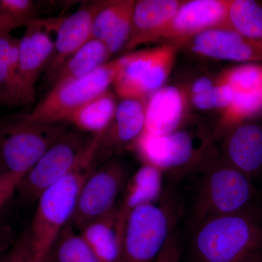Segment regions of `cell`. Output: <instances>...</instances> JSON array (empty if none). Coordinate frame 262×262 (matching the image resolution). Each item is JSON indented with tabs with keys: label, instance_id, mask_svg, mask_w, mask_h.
<instances>
[{
	"label": "cell",
	"instance_id": "cell-1",
	"mask_svg": "<svg viewBox=\"0 0 262 262\" xmlns=\"http://www.w3.org/2000/svg\"><path fill=\"white\" fill-rule=\"evenodd\" d=\"M194 262H256L262 251V222L252 209L218 215L192 227Z\"/></svg>",
	"mask_w": 262,
	"mask_h": 262
},
{
	"label": "cell",
	"instance_id": "cell-2",
	"mask_svg": "<svg viewBox=\"0 0 262 262\" xmlns=\"http://www.w3.org/2000/svg\"><path fill=\"white\" fill-rule=\"evenodd\" d=\"M101 136H93L87 149L70 173L38 198L29 230L38 258L42 261L49 254L61 231L70 223L84 182L96 168V153Z\"/></svg>",
	"mask_w": 262,
	"mask_h": 262
},
{
	"label": "cell",
	"instance_id": "cell-3",
	"mask_svg": "<svg viewBox=\"0 0 262 262\" xmlns=\"http://www.w3.org/2000/svg\"><path fill=\"white\" fill-rule=\"evenodd\" d=\"M255 196L256 189L249 177L223 158L212 160L198 185L191 213V227L211 217L251 210Z\"/></svg>",
	"mask_w": 262,
	"mask_h": 262
},
{
	"label": "cell",
	"instance_id": "cell-4",
	"mask_svg": "<svg viewBox=\"0 0 262 262\" xmlns=\"http://www.w3.org/2000/svg\"><path fill=\"white\" fill-rule=\"evenodd\" d=\"M180 207L170 193L159 204H145L129 213L122 232L120 262H154L174 229Z\"/></svg>",
	"mask_w": 262,
	"mask_h": 262
},
{
	"label": "cell",
	"instance_id": "cell-5",
	"mask_svg": "<svg viewBox=\"0 0 262 262\" xmlns=\"http://www.w3.org/2000/svg\"><path fill=\"white\" fill-rule=\"evenodd\" d=\"M68 122H32L22 117L0 123L2 173L25 176L67 132Z\"/></svg>",
	"mask_w": 262,
	"mask_h": 262
},
{
	"label": "cell",
	"instance_id": "cell-6",
	"mask_svg": "<svg viewBox=\"0 0 262 262\" xmlns=\"http://www.w3.org/2000/svg\"><path fill=\"white\" fill-rule=\"evenodd\" d=\"M127 58L128 54L108 61L81 78L52 87L46 98L24 117L32 122H69L79 108L108 91Z\"/></svg>",
	"mask_w": 262,
	"mask_h": 262
},
{
	"label": "cell",
	"instance_id": "cell-7",
	"mask_svg": "<svg viewBox=\"0 0 262 262\" xmlns=\"http://www.w3.org/2000/svg\"><path fill=\"white\" fill-rule=\"evenodd\" d=\"M177 49L173 42L128 54L113 83L117 96L147 101L168 79Z\"/></svg>",
	"mask_w": 262,
	"mask_h": 262
},
{
	"label": "cell",
	"instance_id": "cell-8",
	"mask_svg": "<svg viewBox=\"0 0 262 262\" xmlns=\"http://www.w3.org/2000/svg\"><path fill=\"white\" fill-rule=\"evenodd\" d=\"M82 131H67L45 153L19 183L16 192L27 203L37 202L48 187L75 166L92 139Z\"/></svg>",
	"mask_w": 262,
	"mask_h": 262
},
{
	"label": "cell",
	"instance_id": "cell-9",
	"mask_svg": "<svg viewBox=\"0 0 262 262\" xmlns=\"http://www.w3.org/2000/svg\"><path fill=\"white\" fill-rule=\"evenodd\" d=\"M128 179L126 169L118 162L95 169L84 182L69 225L80 232L84 226L111 213Z\"/></svg>",
	"mask_w": 262,
	"mask_h": 262
},
{
	"label": "cell",
	"instance_id": "cell-10",
	"mask_svg": "<svg viewBox=\"0 0 262 262\" xmlns=\"http://www.w3.org/2000/svg\"><path fill=\"white\" fill-rule=\"evenodd\" d=\"M134 144L144 164L173 175L187 171L196 163L203 151L195 136L181 129L163 136L143 130Z\"/></svg>",
	"mask_w": 262,
	"mask_h": 262
},
{
	"label": "cell",
	"instance_id": "cell-11",
	"mask_svg": "<svg viewBox=\"0 0 262 262\" xmlns=\"http://www.w3.org/2000/svg\"><path fill=\"white\" fill-rule=\"evenodd\" d=\"M59 18L55 20L34 19L19 43V77L28 102L35 100L34 86L39 74L49 64L55 50L50 32L56 31Z\"/></svg>",
	"mask_w": 262,
	"mask_h": 262
},
{
	"label": "cell",
	"instance_id": "cell-12",
	"mask_svg": "<svg viewBox=\"0 0 262 262\" xmlns=\"http://www.w3.org/2000/svg\"><path fill=\"white\" fill-rule=\"evenodd\" d=\"M230 0H192L184 2L172 20L159 32L156 40H184L210 29H228L227 15Z\"/></svg>",
	"mask_w": 262,
	"mask_h": 262
},
{
	"label": "cell",
	"instance_id": "cell-13",
	"mask_svg": "<svg viewBox=\"0 0 262 262\" xmlns=\"http://www.w3.org/2000/svg\"><path fill=\"white\" fill-rule=\"evenodd\" d=\"M187 41L192 51L208 58L232 61H262V38L252 39L234 31L215 29L177 42Z\"/></svg>",
	"mask_w": 262,
	"mask_h": 262
},
{
	"label": "cell",
	"instance_id": "cell-14",
	"mask_svg": "<svg viewBox=\"0 0 262 262\" xmlns=\"http://www.w3.org/2000/svg\"><path fill=\"white\" fill-rule=\"evenodd\" d=\"M106 1L84 2L77 11L59 18L56 29V39L53 56L48 64L51 78L74 53L92 39L93 20Z\"/></svg>",
	"mask_w": 262,
	"mask_h": 262
},
{
	"label": "cell",
	"instance_id": "cell-15",
	"mask_svg": "<svg viewBox=\"0 0 262 262\" xmlns=\"http://www.w3.org/2000/svg\"><path fill=\"white\" fill-rule=\"evenodd\" d=\"M223 158L251 179L262 170V127L244 122L227 131Z\"/></svg>",
	"mask_w": 262,
	"mask_h": 262
},
{
	"label": "cell",
	"instance_id": "cell-16",
	"mask_svg": "<svg viewBox=\"0 0 262 262\" xmlns=\"http://www.w3.org/2000/svg\"><path fill=\"white\" fill-rule=\"evenodd\" d=\"M135 1H106L93 20L92 39L106 45L113 55L125 47L130 38Z\"/></svg>",
	"mask_w": 262,
	"mask_h": 262
},
{
	"label": "cell",
	"instance_id": "cell-17",
	"mask_svg": "<svg viewBox=\"0 0 262 262\" xmlns=\"http://www.w3.org/2000/svg\"><path fill=\"white\" fill-rule=\"evenodd\" d=\"M163 176L159 169L144 164L127 181L122 201L117 206V229L121 241L129 213L137 207L160 201L163 194Z\"/></svg>",
	"mask_w": 262,
	"mask_h": 262
},
{
	"label": "cell",
	"instance_id": "cell-18",
	"mask_svg": "<svg viewBox=\"0 0 262 262\" xmlns=\"http://www.w3.org/2000/svg\"><path fill=\"white\" fill-rule=\"evenodd\" d=\"M184 1L140 0L135 3L132 30L125 48L133 50L145 43L154 42L157 36L172 20Z\"/></svg>",
	"mask_w": 262,
	"mask_h": 262
},
{
	"label": "cell",
	"instance_id": "cell-19",
	"mask_svg": "<svg viewBox=\"0 0 262 262\" xmlns=\"http://www.w3.org/2000/svg\"><path fill=\"white\" fill-rule=\"evenodd\" d=\"M185 108V97L175 86H164L147 100L144 130L163 136L179 130Z\"/></svg>",
	"mask_w": 262,
	"mask_h": 262
},
{
	"label": "cell",
	"instance_id": "cell-20",
	"mask_svg": "<svg viewBox=\"0 0 262 262\" xmlns=\"http://www.w3.org/2000/svg\"><path fill=\"white\" fill-rule=\"evenodd\" d=\"M146 102L141 100L122 99L117 104L113 122L101 134L97 154L104 149L135 142L144 129Z\"/></svg>",
	"mask_w": 262,
	"mask_h": 262
},
{
	"label": "cell",
	"instance_id": "cell-21",
	"mask_svg": "<svg viewBox=\"0 0 262 262\" xmlns=\"http://www.w3.org/2000/svg\"><path fill=\"white\" fill-rule=\"evenodd\" d=\"M116 212L117 208L80 231L99 262H120L122 242L117 232Z\"/></svg>",
	"mask_w": 262,
	"mask_h": 262
},
{
	"label": "cell",
	"instance_id": "cell-22",
	"mask_svg": "<svg viewBox=\"0 0 262 262\" xmlns=\"http://www.w3.org/2000/svg\"><path fill=\"white\" fill-rule=\"evenodd\" d=\"M111 56L104 43L91 39L62 66L52 79L53 87L89 75L107 63Z\"/></svg>",
	"mask_w": 262,
	"mask_h": 262
},
{
	"label": "cell",
	"instance_id": "cell-23",
	"mask_svg": "<svg viewBox=\"0 0 262 262\" xmlns=\"http://www.w3.org/2000/svg\"><path fill=\"white\" fill-rule=\"evenodd\" d=\"M117 106L115 94L108 90L79 108L69 122L86 134H101L113 122Z\"/></svg>",
	"mask_w": 262,
	"mask_h": 262
},
{
	"label": "cell",
	"instance_id": "cell-24",
	"mask_svg": "<svg viewBox=\"0 0 262 262\" xmlns=\"http://www.w3.org/2000/svg\"><path fill=\"white\" fill-rule=\"evenodd\" d=\"M229 30L252 39L262 38V6L253 0H230Z\"/></svg>",
	"mask_w": 262,
	"mask_h": 262
},
{
	"label": "cell",
	"instance_id": "cell-25",
	"mask_svg": "<svg viewBox=\"0 0 262 262\" xmlns=\"http://www.w3.org/2000/svg\"><path fill=\"white\" fill-rule=\"evenodd\" d=\"M48 256L53 262H99L80 232L69 224L57 237Z\"/></svg>",
	"mask_w": 262,
	"mask_h": 262
},
{
	"label": "cell",
	"instance_id": "cell-26",
	"mask_svg": "<svg viewBox=\"0 0 262 262\" xmlns=\"http://www.w3.org/2000/svg\"><path fill=\"white\" fill-rule=\"evenodd\" d=\"M262 110V91L252 92L234 91L233 99L224 110L219 123L218 133L224 135L233 127L246 122Z\"/></svg>",
	"mask_w": 262,
	"mask_h": 262
},
{
	"label": "cell",
	"instance_id": "cell-27",
	"mask_svg": "<svg viewBox=\"0 0 262 262\" xmlns=\"http://www.w3.org/2000/svg\"><path fill=\"white\" fill-rule=\"evenodd\" d=\"M217 82L228 84L234 91H262V65L247 63L225 71Z\"/></svg>",
	"mask_w": 262,
	"mask_h": 262
},
{
	"label": "cell",
	"instance_id": "cell-28",
	"mask_svg": "<svg viewBox=\"0 0 262 262\" xmlns=\"http://www.w3.org/2000/svg\"><path fill=\"white\" fill-rule=\"evenodd\" d=\"M29 103L20 79L0 59V105L13 106Z\"/></svg>",
	"mask_w": 262,
	"mask_h": 262
},
{
	"label": "cell",
	"instance_id": "cell-29",
	"mask_svg": "<svg viewBox=\"0 0 262 262\" xmlns=\"http://www.w3.org/2000/svg\"><path fill=\"white\" fill-rule=\"evenodd\" d=\"M234 94V89L229 84L215 82V85L210 91L192 96V101L199 110H225L232 102Z\"/></svg>",
	"mask_w": 262,
	"mask_h": 262
},
{
	"label": "cell",
	"instance_id": "cell-30",
	"mask_svg": "<svg viewBox=\"0 0 262 262\" xmlns=\"http://www.w3.org/2000/svg\"><path fill=\"white\" fill-rule=\"evenodd\" d=\"M2 262H43L38 258L29 229L13 243Z\"/></svg>",
	"mask_w": 262,
	"mask_h": 262
},
{
	"label": "cell",
	"instance_id": "cell-31",
	"mask_svg": "<svg viewBox=\"0 0 262 262\" xmlns=\"http://www.w3.org/2000/svg\"><path fill=\"white\" fill-rule=\"evenodd\" d=\"M34 3L31 0H0V13L25 27L34 18Z\"/></svg>",
	"mask_w": 262,
	"mask_h": 262
},
{
	"label": "cell",
	"instance_id": "cell-32",
	"mask_svg": "<svg viewBox=\"0 0 262 262\" xmlns=\"http://www.w3.org/2000/svg\"><path fill=\"white\" fill-rule=\"evenodd\" d=\"M19 43L20 39L10 33L0 34V59L19 77Z\"/></svg>",
	"mask_w": 262,
	"mask_h": 262
},
{
	"label": "cell",
	"instance_id": "cell-33",
	"mask_svg": "<svg viewBox=\"0 0 262 262\" xmlns=\"http://www.w3.org/2000/svg\"><path fill=\"white\" fill-rule=\"evenodd\" d=\"M154 262H181V241L177 228L173 229Z\"/></svg>",
	"mask_w": 262,
	"mask_h": 262
},
{
	"label": "cell",
	"instance_id": "cell-34",
	"mask_svg": "<svg viewBox=\"0 0 262 262\" xmlns=\"http://www.w3.org/2000/svg\"><path fill=\"white\" fill-rule=\"evenodd\" d=\"M24 177L18 174L7 173L0 177V210L14 195Z\"/></svg>",
	"mask_w": 262,
	"mask_h": 262
},
{
	"label": "cell",
	"instance_id": "cell-35",
	"mask_svg": "<svg viewBox=\"0 0 262 262\" xmlns=\"http://www.w3.org/2000/svg\"><path fill=\"white\" fill-rule=\"evenodd\" d=\"M13 242V234L9 226L0 224V256L8 251Z\"/></svg>",
	"mask_w": 262,
	"mask_h": 262
},
{
	"label": "cell",
	"instance_id": "cell-36",
	"mask_svg": "<svg viewBox=\"0 0 262 262\" xmlns=\"http://www.w3.org/2000/svg\"><path fill=\"white\" fill-rule=\"evenodd\" d=\"M214 85L215 83L212 82L211 79L208 78V77H201L192 84V89H191L192 96L206 93L207 91H210Z\"/></svg>",
	"mask_w": 262,
	"mask_h": 262
},
{
	"label": "cell",
	"instance_id": "cell-37",
	"mask_svg": "<svg viewBox=\"0 0 262 262\" xmlns=\"http://www.w3.org/2000/svg\"><path fill=\"white\" fill-rule=\"evenodd\" d=\"M20 27L25 26L23 24L10 20L0 13V34L10 33L13 29H18Z\"/></svg>",
	"mask_w": 262,
	"mask_h": 262
},
{
	"label": "cell",
	"instance_id": "cell-38",
	"mask_svg": "<svg viewBox=\"0 0 262 262\" xmlns=\"http://www.w3.org/2000/svg\"><path fill=\"white\" fill-rule=\"evenodd\" d=\"M43 262H53V261H52L51 258H50L49 256H48L47 257H46V259H45V261Z\"/></svg>",
	"mask_w": 262,
	"mask_h": 262
},
{
	"label": "cell",
	"instance_id": "cell-39",
	"mask_svg": "<svg viewBox=\"0 0 262 262\" xmlns=\"http://www.w3.org/2000/svg\"><path fill=\"white\" fill-rule=\"evenodd\" d=\"M2 176H3V173H2L1 170H0V177H1Z\"/></svg>",
	"mask_w": 262,
	"mask_h": 262
},
{
	"label": "cell",
	"instance_id": "cell-40",
	"mask_svg": "<svg viewBox=\"0 0 262 262\" xmlns=\"http://www.w3.org/2000/svg\"><path fill=\"white\" fill-rule=\"evenodd\" d=\"M259 262H262V259H260Z\"/></svg>",
	"mask_w": 262,
	"mask_h": 262
},
{
	"label": "cell",
	"instance_id": "cell-41",
	"mask_svg": "<svg viewBox=\"0 0 262 262\" xmlns=\"http://www.w3.org/2000/svg\"><path fill=\"white\" fill-rule=\"evenodd\" d=\"M259 261H260V260H259ZM259 261H256V262H259Z\"/></svg>",
	"mask_w": 262,
	"mask_h": 262
}]
</instances>
